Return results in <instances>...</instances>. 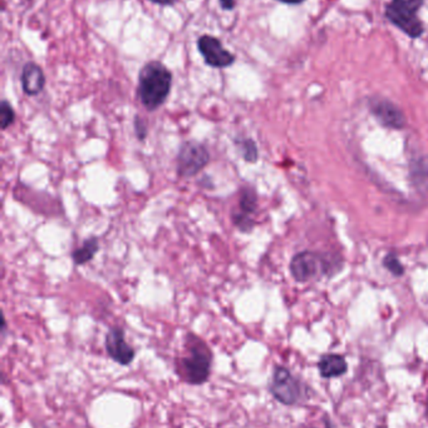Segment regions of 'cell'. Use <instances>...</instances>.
I'll use <instances>...</instances> for the list:
<instances>
[{"instance_id": "6da1fadb", "label": "cell", "mask_w": 428, "mask_h": 428, "mask_svg": "<svg viewBox=\"0 0 428 428\" xmlns=\"http://www.w3.org/2000/svg\"><path fill=\"white\" fill-rule=\"evenodd\" d=\"M171 86L172 73L161 62L152 60L140 70L137 96L147 111L155 112L166 102Z\"/></svg>"}, {"instance_id": "7a4b0ae2", "label": "cell", "mask_w": 428, "mask_h": 428, "mask_svg": "<svg viewBox=\"0 0 428 428\" xmlns=\"http://www.w3.org/2000/svg\"><path fill=\"white\" fill-rule=\"evenodd\" d=\"M187 354L180 361L181 377L191 385H202L210 377L212 354L205 342L189 334L187 337Z\"/></svg>"}, {"instance_id": "3957f363", "label": "cell", "mask_w": 428, "mask_h": 428, "mask_svg": "<svg viewBox=\"0 0 428 428\" xmlns=\"http://www.w3.org/2000/svg\"><path fill=\"white\" fill-rule=\"evenodd\" d=\"M422 4L423 0H392L385 8V16L407 35L419 38L424 32L417 16Z\"/></svg>"}, {"instance_id": "277c9868", "label": "cell", "mask_w": 428, "mask_h": 428, "mask_svg": "<svg viewBox=\"0 0 428 428\" xmlns=\"http://www.w3.org/2000/svg\"><path fill=\"white\" fill-rule=\"evenodd\" d=\"M210 162V153L205 145L187 140L181 145L177 154V174L180 177L190 178L200 173Z\"/></svg>"}, {"instance_id": "5b68a950", "label": "cell", "mask_w": 428, "mask_h": 428, "mask_svg": "<svg viewBox=\"0 0 428 428\" xmlns=\"http://www.w3.org/2000/svg\"><path fill=\"white\" fill-rule=\"evenodd\" d=\"M269 388L273 397L285 406L297 405L304 397L302 383L284 367L274 369Z\"/></svg>"}, {"instance_id": "8992f818", "label": "cell", "mask_w": 428, "mask_h": 428, "mask_svg": "<svg viewBox=\"0 0 428 428\" xmlns=\"http://www.w3.org/2000/svg\"><path fill=\"white\" fill-rule=\"evenodd\" d=\"M197 49L207 65L212 68L222 69L235 63V55L224 48L221 40L212 35H201L197 39Z\"/></svg>"}, {"instance_id": "52a82bcc", "label": "cell", "mask_w": 428, "mask_h": 428, "mask_svg": "<svg viewBox=\"0 0 428 428\" xmlns=\"http://www.w3.org/2000/svg\"><path fill=\"white\" fill-rule=\"evenodd\" d=\"M106 349L116 364L128 366L135 359V349L125 338V332L119 327H112L106 336Z\"/></svg>"}, {"instance_id": "ba28073f", "label": "cell", "mask_w": 428, "mask_h": 428, "mask_svg": "<svg viewBox=\"0 0 428 428\" xmlns=\"http://www.w3.org/2000/svg\"><path fill=\"white\" fill-rule=\"evenodd\" d=\"M324 268V262L313 253H299L290 263V271L294 278L299 282H305L314 278Z\"/></svg>"}, {"instance_id": "9c48e42d", "label": "cell", "mask_w": 428, "mask_h": 428, "mask_svg": "<svg viewBox=\"0 0 428 428\" xmlns=\"http://www.w3.org/2000/svg\"><path fill=\"white\" fill-rule=\"evenodd\" d=\"M371 109L374 116L380 119V123H383L385 125H388L392 128H402L405 125L406 119L403 117L401 111L388 101L373 99L371 102Z\"/></svg>"}, {"instance_id": "30bf717a", "label": "cell", "mask_w": 428, "mask_h": 428, "mask_svg": "<svg viewBox=\"0 0 428 428\" xmlns=\"http://www.w3.org/2000/svg\"><path fill=\"white\" fill-rule=\"evenodd\" d=\"M21 81H22L23 91L27 96H38L45 86V75L43 69L38 64L29 62L23 67Z\"/></svg>"}, {"instance_id": "8fae6325", "label": "cell", "mask_w": 428, "mask_h": 428, "mask_svg": "<svg viewBox=\"0 0 428 428\" xmlns=\"http://www.w3.org/2000/svg\"><path fill=\"white\" fill-rule=\"evenodd\" d=\"M318 368L323 378H336L347 372L348 364L343 356L325 354L320 359Z\"/></svg>"}, {"instance_id": "7c38bea8", "label": "cell", "mask_w": 428, "mask_h": 428, "mask_svg": "<svg viewBox=\"0 0 428 428\" xmlns=\"http://www.w3.org/2000/svg\"><path fill=\"white\" fill-rule=\"evenodd\" d=\"M99 249V242L97 237H91L83 242L81 247L72 253V259L76 266H83L94 258L96 253Z\"/></svg>"}, {"instance_id": "4fadbf2b", "label": "cell", "mask_w": 428, "mask_h": 428, "mask_svg": "<svg viewBox=\"0 0 428 428\" xmlns=\"http://www.w3.org/2000/svg\"><path fill=\"white\" fill-rule=\"evenodd\" d=\"M238 204H240V209L243 213L250 214L254 212L258 205V196L253 188L244 187L241 189Z\"/></svg>"}, {"instance_id": "5bb4252c", "label": "cell", "mask_w": 428, "mask_h": 428, "mask_svg": "<svg viewBox=\"0 0 428 428\" xmlns=\"http://www.w3.org/2000/svg\"><path fill=\"white\" fill-rule=\"evenodd\" d=\"M16 120V112L8 101H1L0 103V128L3 130L9 128Z\"/></svg>"}, {"instance_id": "9a60e30c", "label": "cell", "mask_w": 428, "mask_h": 428, "mask_svg": "<svg viewBox=\"0 0 428 428\" xmlns=\"http://www.w3.org/2000/svg\"><path fill=\"white\" fill-rule=\"evenodd\" d=\"M238 148L245 161L250 162V163L258 161V147L255 145L254 140H250V138L241 140L238 142Z\"/></svg>"}, {"instance_id": "2e32d148", "label": "cell", "mask_w": 428, "mask_h": 428, "mask_svg": "<svg viewBox=\"0 0 428 428\" xmlns=\"http://www.w3.org/2000/svg\"><path fill=\"white\" fill-rule=\"evenodd\" d=\"M234 225L238 227V230L244 233H249L250 230H253L254 227V222L250 218L249 214L241 213H234L233 217Z\"/></svg>"}, {"instance_id": "e0dca14e", "label": "cell", "mask_w": 428, "mask_h": 428, "mask_svg": "<svg viewBox=\"0 0 428 428\" xmlns=\"http://www.w3.org/2000/svg\"><path fill=\"white\" fill-rule=\"evenodd\" d=\"M385 266L390 269L392 274H395L396 276H401L403 274V267L395 256H388L385 258Z\"/></svg>"}, {"instance_id": "ac0fdd59", "label": "cell", "mask_w": 428, "mask_h": 428, "mask_svg": "<svg viewBox=\"0 0 428 428\" xmlns=\"http://www.w3.org/2000/svg\"><path fill=\"white\" fill-rule=\"evenodd\" d=\"M135 132L136 134H137V138H138V140H146L148 128H147L146 123L143 122V119L140 118V117H136L135 118Z\"/></svg>"}, {"instance_id": "d6986e66", "label": "cell", "mask_w": 428, "mask_h": 428, "mask_svg": "<svg viewBox=\"0 0 428 428\" xmlns=\"http://www.w3.org/2000/svg\"><path fill=\"white\" fill-rule=\"evenodd\" d=\"M220 6L224 11H233L235 8V0H220Z\"/></svg>"}, {"instance_id": "ffe728a7", "label": "cell", "mask_w": 428, "mask_h": 428, "mask_svg": "<svg viewBox=\"0 0 428 428\" xmlns=\"http://www.w3.org/2000/svg\"><path fill=\"white\" fill-rule=\"evenodd\" d=\"M150 1L158 4V6H174L175 3H177L179 0H150Z\"/></svg>"}, {"instance_id": "44dd1931", "label": "cell", "mask_w": 428, "mask_h": 428, "mask_svg": "<svg viewBox=\"0 0 428 428\" xmlns=\"http://www.w3.org/2000/svg\"><path fill=\"white\" fill-rule=\"evenodd\" d=\"M278 1H282V3H285V4H300V3H303L305 0H278Z\"/></svg>"}]
</instances>
